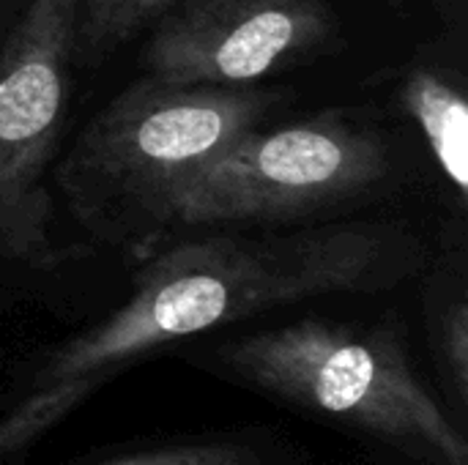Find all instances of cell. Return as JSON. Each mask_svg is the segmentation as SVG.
Returning <instances> with one entry per match:
<instances>
[{"label": "cell", "instance_id": "9c48e42d", "mask_svg": "<svg viewBox=\"0 0 468 465\" xmlns=\"http://www.w3.org/2000/svg\"><path fill=\"white\" fill-rule=\"evenodd\" d=\"M184 0H80L74 30L77 66H96Z\"/></svg>", "mask_w": 468, "mask_h": 465}, {"label": "cell", "instance_id": "7a4b0ae2", "mask_svg": "<svg viewBox=\"0 0 468 465\" xmlns=\"http://www.w3.org/2000/svg\"><path fill=\"white\" fill-rule=\"evenodd\" d=\"M277 93L241 85H129L55 164V184L93 241L137 263L176 227L181 192L241 134L261 126Z\"/></svg>", "mask_w": 468, "mask_h": 465}, {"label": "cell", "instance_id": "8992f818", "mask_svg": "<svg viewBox=\"0 0 468 465\" xmlns=\"http://www.w3.org/2000/svg\"><path fill=\"white\" fill-rule=\"evenodd\" d=\"M340 44L326 0H184L154 25L145 66L159 82L241 88Z\"/></svg>", "mask_w": 468, "mask_h": 465}, {"label": "cell", "instance_id": "ba28073f", "mask_svg": "<svg viewBox=\"0 0 468 465\" xmlns=\"http://www.w3.org/2000/svg\"><path fill=\"white\" fill-rule=\"evenodd\" d=\"M425 318L441 378L458 406L468 400V288L463 255L441 260L428 277Z\"/></svg>", "mask_w": 468, "mask_h": 465}, {"label": "cell", "instance_id": "277c9868", "mask_svg": "<svg viewBox=\"0 0 468 465\" xmlns=\"http://www.w3.org/2000/svg\"><path fill=\"white\" fill-rule=\"evenodd\" d=\"M389 178L387 137L326 110L241 134L181 192L176 227L288 225L367 197Z\"/></svg>", "mask_w": 468, "mask_h": 465}, {"label": "cell", "instance_id": "5b68a950", "mask_svg": "<svg viewBox=\"0 0 468 465\" xmlns=\"http://www.w3.org/2000/svg\"><path fill=\"white\" fill-rule=\"evenodd\" d=\"M80 0H25L0 44V258L55 266L47 173L74 85Z\"/></svg>", "mask_w": 468, "mask_h": 465}, {"label": "cell", "instance_id": "30bf717a", "mask_svg": "<svg viewBox=\"0 0 468 465\" xmlns=\"http://www.w3.org/2000/svg\"><path fill=\"white\" fill-rule=\"evenodd\" d=\"M99 465H263L244 444L208 441V444H176L123 455Z\"/></svg>", "mask_w": 468, "mask_h": 465}, {"label": "cell", "instance_id": "6da1fadb", "mask_svg": "<svg viewBox=\"0 0 468 465\" xmlns=\"http://www.w3.org/2000/svg\"><path fill=\"white\" fill-rule=\"evenodd\" d=\"M132 296L55 348L0 417V458L55 430L110 378L154 351L332 293H381L425 266L420 236L392 219L293 233L206 236L140 260Z\"/></svg>", "mask_w": 468, "mask_h": 465}, {"label": "cell", "instance_id": "8fae6325", "mask_svg": "<svg viewBox=\"0 0 468 465\" xmlns=\"http://www.w3.org/2000/svg\"><path fill=\"white\" fill-rule=\"evenodd\" d=\"M19 0H0V44H3V38H5V33H8V27L14 25V19H16V14H19V8L22 5H16Z\"/></svg>", "mask_w": 468, "mask_h": 465}, {"label": "cell", "instance_id": "3957f363", "mask_svg": "<svg viewBox=\"0 0 468 465\" xmlns=\"http://www.w3.org/2000/svg\"><path fill=\"white\" fill-rule=\"evenodd\" d=\"M219 362L244 384L337 419L433 465H468L463 433L417 378L395 323L302 318L225 343Z\"/></svg>", "mask_w": 468, "mask_h": 465}, {"label": "cell", "instance_id": "52a82bcc", "mask_svg": "<svg viewBox=\"0 0 468 465\" xmlns=\"http://www.w3.org/2000/svg\"><path fill=\"white\" fill-rule=\"evenodd\" d=\"M400 101L463 206L468 195V101L463 79L444 66L417 63L400 85Z\"/></svg>", "mask_w": 468, "mask_h": 465}]
</instances>
